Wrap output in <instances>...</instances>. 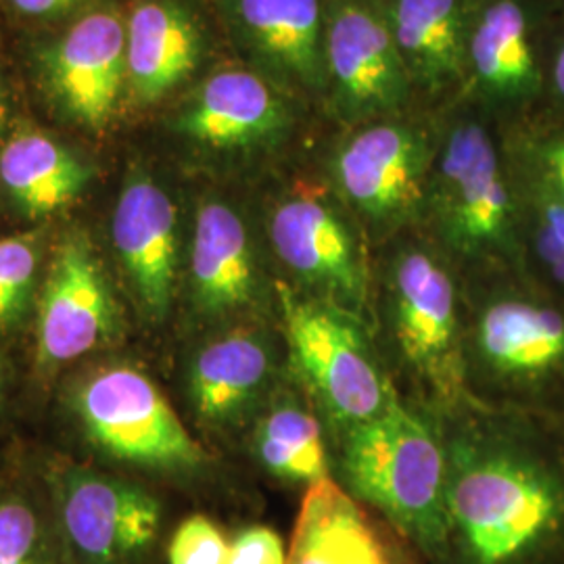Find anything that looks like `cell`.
<instances>
[{
  "label": "cell",
  "instance_id": "6da1fadb",
  "mask_svg": "<svg viewBox=\"0 0 564 564\" xmlns=\"http://www.w3.org/2000/svg\"><path fill=\"white\" fill-rule=\"evenodd\" d=\"M444 437L445 564H564V423L473 400Z\"/></svg>",
  "mask_w": 564,
  "mask_h": 564
},
{
  "label": "cell",
  "instance_id": "7a4b0ae2",
  "mask_svg": "<svg viewBox=\"0 0 564 564\" xmlns=\"http://www.w3.org/2000/svg\"><path fill=\"white\" fill-rule=\"evenodd\" d=\"M368 326L403 403L440 419L466 400L463 274L423 230L372 247Z\"/></svg>",
  "mask_w": 564,
  "mask_h": 564
},
{
  "label": "cell",
  "instance_id": "3957f363",
  "mask_svg": "<svg viewBox=\"0 0 564 564\" xmlns=\"http://www.w3.org/2000/svg\"><path fill=\"white\" fill-rule=\"evenodd\" d=\"M466 398L491 410L564 416V297L524 272L463 276Z\"/></svg>",
  "mask_w": 564,
  "mask_h": 564
},
{
  "label": "cell",
  "instance_id": "277c9868",
  "mask_svg": "<svg viewBox=\"0 0 564 564\" xmlns=\"http://www.w3.org/2000/svg\"><path fill=\"white\" fill-rule=\"evenodd\" d=\"M165 128L207 184L241 188L302 160L330 130L316 109L235 59L186 90Z\"/></svg>",
  "mask_w": 564,
  "mask_h": 564
},
{
  "label": "cell",
  "instance_id": "5b68a950",
  "mask_svg": "<svg viewBox=\"0 0 564 564\" xmlns=\"http://www.w3.org/2000/svg\"><path fill=\"white\" fill-rule=\"evenodd\" d=\"M419 230L463 276L524 272L521 203L502 130L466 102L440 113Z\"/></svg>",
  "mask_w": 564,
  "mask_h": 564
},
{
  "label": "cell",
  "instance_id": "8992f818",
  "mask_svg": "<svg viewBox=\"0 0 564 564\" xmlns=\"http://www.w3.org/2000/svg\"><path fill=\"white\" fill-rule=\"evenodd\" d=\"M253 195L279 282L368 323L372 245L324 174L316 149L260 182Z\"/></svg>",
  "mask_w": 564,
  "mask_h": 564
},
{
  "label": "cell",
  "instance_id": "52a82bcc",
  "mask_svg": "<svg viewBox=\"0 0 564 564\" xmlns=\"http://www.w3.org/2000/svg\"><path fill=\"white\" fill-rule=\"evenodd\" d=\"M333 481L445 564V447L435 416L402 400L330 442Z\"/></svg>",
  "mask_w": 564,
  "mask_h": 564
},
{
  "label": "cell",
  "instance_id": "ba28073f",
  "mask_svg": "<svg viewBox=\"0 0 564 564\" xmlns=\"http://www.w3.org/2000/svg\"><path fill=\"white\" fill-rule=\"evenodd\" d=\"M178 316L188 337L279 323V276L253 188L205 184L193 197Z\"/></svg>",
  "mask_w": 564,
  "mask_h": 564
},
{
  "label": "cell",
  "instance_id": "9c48e42d",
  "mask_svg": "<svg viewBox=\"0 0 564 564\" xmlns=\"http://www.w3.org/2000/svg\"><path fill=\"white\" fill-rule=\"evenodd\" d=\"M440 144V113L328 130L316 160L372 247L419 228Z\"/></svg>",
  "mask_w": 564,
  "mask_h": 564
},
{
  "label": "cell",
  "instance_id": "30bf717a",
  "mask_svg": "<svg viewBox=\"0 0 564 564\" xmlns=\"http://www.w3.org/2000/svg\"><path fill=\"white\" fill-rule=\"evenodd\" d=\"M279 323L289 375L316 403L330 442L400 400L360 316L302 297L279 282Z\"/></svg>",
  "mask_w": 564,
  "mask_h": 564
},
{
  "label": "cell",
  "instance_id": "8fae6325",
  "mask_svg": "<svg viewBox=\"0 0 564 564\" xmlns=\"http://www.w3.org/2000/svg\"><path fill=\"white\" fill-rule=\"evenodd\" d=\"M88 442L120 463L170 481L202 485L218 458L182 421L160 384L134 366H107L88 375L72 395Z\"/></svg>",
  "mask_w": 564,
  "mask_h": 564
},
{
  "label": "cell",
  "instance_id": "7c38bea8",
  "mask_svg": "<svg viewBox=\"0 0 564 564\" xmlns=\"http://www.w3.org/2000/svg\"><path fill=\"white\" fill-rule=\"evenodd\" d=\"M289 372L281 323H245L191 337L184 408L216 444H239Z\"/></svg>",
  "mask_w": 564,
  "mask_h": 564
},
{
  "label": "cell",
  "instance_id": "4fadbf2b",
  "mask_svg": "<svg viewBox=\"0 0 564 564\" xmlns=\"http://www.w3.org/2000/svg\"><path fill=\"white\" fill-rule=\"evenodd\" d=\"M552 0H473L464 44V90L502 132L544 102Z\"/></svg>",
  "mask_w": 564,
  "mask_h": 564
},
{
  "label": "cell",
  "instance_id": "5bb4252c",
  "mask_svg": "<svg viewBox=\"0 0 564 564\" xmlns=\"http://www.w3.org/2000/svg\"><path fill=\"white\" fill-rule=\"evenodd\" d=\"M65 564H160L170 531L158 491L139 481L65 466L51 484Z\"/></svg>",
  "mask_w": 564,
  "mask_h": 564
},
{
  "label": "cell",
  "instance_id": "9a60e30c",
  "mask_svg": "<svg viewBox=\"0 0 564 564\" xmlns=\"http://www.w3.org/2000/svg\"><path fill=\"white\" fill-rule=\"evenodd\" d=\"M324 72L330 130L423 111L379 0H326Z\"/></svg>",
  "mask_w": 564,
  "mask_h": 564
},
{
  "label": "cell",
  "instance_id": "2e32d148",
  "mask_svg": "<svg viewBox=\"0 0 564 564\" xmlns=\"http://www.w3.org/2000/svg\"><path fill=\"white\" fill-rule=\"evenodd\" d=\"M232 59L324 118L326 0H212Z\"/></svg>",
  "mask_w": 564,
  "mask_h": 564
},
{
  "label": "cell",
  "instance_id": "e0dca14e",
  "mask_svg": "<svg viewBox=\"0 0 564 564\" xmlns=\"http://www.w3.org/2000/svg\"><path fill=\"white\" fill-rule=\"evenodd\" d=\"M178 197L144 167H132L113 212V242L123 274L147 323L163 326L178 316L188 241Z\"/></svg>",
  "mask_w": 564,
  "mask_h": 564
},
{
  "label": "cell",
  "instance_id": "ac0fdd59",
  "mask_svg": "<svg viewBox=\"0 0 564 564\" xmlns=\"http://www.w3.org/2000/svg\"><path fill=\"white\" fill-rule=\"evenodd\" d=\"M121 328L101 262L84 235L55 251L39 305V356L44 366L74 362L113 341Z\"/></svg>",
  "mask_w": 564,
  "mask_h": 564
},
{
  "label": "cell",
  "instance_id": "d6986e66",
  "mask_svg": "<svg viewBox=\"0 0 564 564\" xmlns=\"http://www.w3.org/2000/svg\"><path fill=\"white\" fill-rule=\"evenodd\" d=\"M209 53V30L188 0H139L126 20V86L142 107L191 90L216 67Z\"/></svg>",
  "mask_w": 564,
  "mask_h": 564
},
{
  "label": "cell",
  "instance_id": "ffe728a7",
  "mask_svg": "<svg viewBox=\"0 0 564 564\" xmlns=\"http://www.w3.org/2000/svg\"><path fill=\"white\" fill-rule=\"evenodd\" d=\"M286 564L429 563L400 529L328 479L302 496Z\"/></svg>",
  "mask_w": 564,
  "mask_h": 564
},
{
  "label": "cell",
  "instance_id": "44dd1931",
  "mask_svg": "<svg viewBox=\"0 0 564 564\" xmlns=\"http://www.w3.org/2000/svg\"><path fill=\"white\" fill-rule=\"evenodd\" d=\"M419 107L442 113L460 101L473 0H379Z\"/></svg>",
  "mask_w": 564,
  "mask_h": 564
},
{
  "label": "cell",
  "instance_id": "7402d4cb",
  "mask_svg": "<svg viewBox=\"0 0 564 564\" xmlns=\"http://www.w3.org/2000/svg\"><path fill=\"white\" fill-rule=\"evenodd\" d=\"M44 65L65 111L88 128H102L126 86V21L113 11L82 18L48 48Z\"/></svg>",
  "mask_w": 564,
  "mask_h": 564
},
{
  "label": "cell",
  "instance_id": "603a6c76",
  "mask_svg": "<svg viewBox=\"0 0 564 564\" xmlns=\"http://www.w3.org/2000/svg\"><path fill=\"white\" fill-rule=\"evenodd\" d=\"M265 479L305 494L333 479L330 435L307 391L289 372L242 440Z\"/></svg>",
  "mask_w": 564,
  "mask_h": 564
},
{
  "label": "cell",
  "instance_id": "cb8c5ba5",
  "mask_svg": "<svg viewBox=\"0 0 564 564\" xmlns=\"http://www.w3.org/2000/svg\"><path fill=\"white\" fill-rule=\"evenodd\" d=\"M0 181L30 218L53 216L80 195L88 170L39 130H20L0 151Z\"/></svg>",
  "mask_w": 564,
  "mask_h": 564
},
{
  "label": "cell",
  "instance_id": "d4e9b609",
  "mask_svg": "<svg viewBox=\"0 0 564 564\" xmlns=\"http://www.w3.org/2000/svg\"><path fill=\"white\" fill-rule=\"evenodd\" d=\"M502 139L514 176L564 207V118L535 113Z\"/></svg>",
  "mask_w": 564,
  "mask_h": 564
},
{
  "label": "cell",
  "instance_id": "484cf974",
  "mask_svg": "<svg viewBox=\"0 0 564 564\" xmlns=\"http://www.w3.org/2000/svg\"><path fill=\"white\" fill-rule=\"evenodd\" d=\"M514 184L521 203L524 274L564 297V207L517 176Z\"/></svg>",
  "mask_w": 564,
  "mask_h": 564
},
{
  "label": "cell",
  "instance_id": "4316f807",
  "mask_svg": "<svg viewBox=\"0 0 564 564\" xmlns=\"http://www.w3.org/2000/svg\"><path fill=\"white\" fill-rule=\"evenodd\" d=\"M0 564H65L51 496H0Z\"/></svg>",
  "mask_w": 564,
  "mask_h": 564
},
{
  "label": "cell",
  "instance_id": "83f0119b",
  "mask_svg": "<svg viewBox=\"0 0 564 564\" xmlns=\"http://www.w3.org/2000/svg\"><path fill=\"white\" fill-rule=\"evenodd\" d=\"M230 533L207 512H191L170 529L163 564H228Z\"/></svg>",
  "mask_w": 564,
  "mask_h": 564
},
{
  "label": "cell",
  "instance_id": "f1b7e54d",
  "mask_svg": "<svg viewBox=\"0 0 564 564\" xmlns=\"http://www.w3.org/2000/svg\"><path fill=\"white\" fill-rule=\"evenodd\" d=\"M39 272V242L32 235L0 239V326L23 314Z\"/></svg>",
  "mask_w": 564,
  "mask_h": 564
},
{
  "label": "cell",
  "instance_id": "f546056e",
  "mask_svg": "<svg viewBox=\"0 0 564 564\" xmlns=\"http://www.w3.org/2000/svg\"><path fill=\"white\" fill-rule=\"evenodd\" d=\"M228 564H286V544L270 524H242L230 533Z\"/></svg>",
  "mask_w": 564,
  "mask_h": 564
},
{
  "label": "cell",
  "instance_id": "4dcf8cb0",
  "mask_svg": "<svg viewBox=\"0 0 564 564\" xmlns=\"http://www.w3.org/2000/svg\"><path fill=\"white\" fill-rule=\"evenodd\" d=\"M538 113L564 118V4H554L552 9L545 57L544 102Z\"/></svg>",
  "mask_w": 564,
  "mask_h": 564
},
{
  "label": "cell",
  "instance_id": "1f68e13d",
  "mask_svg": "<svg viewBox=\"0 0 564 564\" xmlns=\"http://www.w3.org/2000/svg\"><path fill=\"white\" fill-rule=\"evenodd\" d=\"M15 9L32 18H53L65 11H72L74 7L82 4L84 0H11Z\"/></svg>",
  "mask_w": 564,
  "mask_h": 564
},
{
  "label": "cell",
  "instance_id": "d6a6232c",
  "mask_svg": "<svg viewBox=\"0 0 564 564\" xmlns=\"http://www.w3.org/2000/svg\"><path fill=\"white\" fill-rule=\"evenodd\" d=\"M4 121V97H2V86H0V128Z\"/></svg>",
  "mask_w": 564,
  "mask_h": 564
},
{
  "label": "cell",
  "instance_id": "836d02e7",
  "mask_svg": "<svg viewBox=\"0 0 564 564\" xmlns=\"http://www.w3.org/2000/svg\"><path fill=\"white\" fill-rule=\"evenodd\" d=\"M554 4H564V0H552Z\"/></svg>",
  "mask_w": 564,
  "mask_h": 564
},
{
  "label": "cell",
  "instance_id": "e575fe53",
  "mask_svg": "<svg viewBox=\"0 0 564 564\" xmlns=\"http://www.w3.org/2000/svg\"><path fill=\"white\" fill-rule=\"evenodd\" d=\"M0 395H2V375H0Z\"/></svg>",
  "mask_w": 564,
  "mask_h": 564
},
{
  "label": "cell",
  "instance_id": "d590c367",
  "mask_svg": "<svg viewBox=\"0 0 564 564\" xmlns=\"http://www.w3.org/2000/svg\"><path fill=\"white\" fill-rule=\"evenodd\" d=\"M561 421H563V423H564V416H563V419H561Z\"/></svg>",
  "mask_w": 564,
  "mask_h": 564
}]
</instances>
